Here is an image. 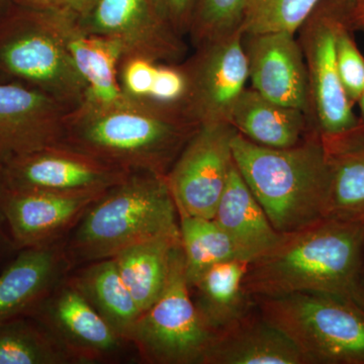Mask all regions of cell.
<instances>
[{
  "label": "cell",
  "instance_id": "obj_1",
  "mask_svg": "<svg viewBox=\"0 0 364 364\" xmlns=\"http://www.w3.org/2000/svg\"><path fill=\"white\" fill-rule=\"evenodd\" d=\"M198 128L181 109L148 100H85L67 114L61 143L124 171L166 176Z\"/></svg>",
  "mask_w": 364,
  "mask_h": 364
},
{
  "label": "cell",
  "instance_id": "obj_2",
  "mask_svg": "<svg viewBox=\"0 0 364 364\" xmlns=\"http://www.w3.org/2000/svg\"><path fill=\"white\" fill-rule=\"evenodd\" d=\"M363 257V223L324 218L284 234L277 247L249 263L244 287L252 299L321 293L364 308Z\"/></svg>",
  "mask_w": 364,
  "mask_h": 364
},
{
  "label": "cell",
  "instance_id": "obj_3",
  "mask_svg": "<svg viewBox=\"0 0 364 364\" xmlns=\"http://www.w3.org/2000/svg\"><path fill=\"white\" fill-rule=\"evenodd\" d=\"M232 151L235 165L280 233H293L326 218L330 166L317 132L311 130L289 148L265 147L237 133Z\"/></svg>",
  "mask_w": 364,
  "mask_h": 364
},
{
  "label": "cell",
  "instance_id": "obj_4",
  "mask_svg": "<svg viewBox=\"0 0 364 364\" xmlns=\"http://www.w3.org/2000/svg\"><path fill=\"white\" fill-rule=\"evenodd\" d=\"M178 232V210L166 176L130 172L91 203L67 236L64 247L75 268Z\"/></svg>",
  "mask_w": 364,
  "mask_h": 364
},
{
  "label": "cell",
  "instance_id": "obj_5",
  "mask_svg": "<svg viewBox=\"0 0 364 364\" xmlns=\"http://www.w3.org/2000/svg\"><path fill=\"white\" fill-rule=\"evenodd\" d=\"M0 78L40 91L71 109L87 93L56 16L14 6L0 16Z\"/></svg>",
  "mask_w": 364,
  "mask_h": 364
},
{
  "label": "cell",
  "instance_id": "obj_6",
  "mask_svg": "<svg viewBox=\"0 0 364 364\" xmlns=\"http://www.w3.org/2000/svg\"><path fill=\"white\" fill-rule=\"evenodd\" d=\"M265 320L287 335L310 364H364V308L321 293L253 299Z\"/></svg>",
  "mask_w": 364,
  "mask_h": 364
},
{
  "label": "cell",
  "instance_id": "obj_7",
  "mask_svg": "<svg viewBox=\"0 0 364 364\" xmlns=\"http://www.w3.org/2000/svg\"><path fill=\"white\" fill-rule=\"evenodd\" d=\"M353 13L354 0H320L298 31L308 73L306 117L323 140L346 135L361 123L340 81L336 56L337 35L353 23Z\"/></svg>",
  "mask_w": 364,
  "mask_h": 364
},
{
  "label": "cell",
  "instance_id": "obj_8",
  "mask_svg": "<svg viewBox=\"0 0 364 364\" xmlns=\"http://www.w3.org/2000/svg\"><path fill=\"white\" fill-rule=\"evenodd\" d=\"M215 336L193 303L181 246L166 287L136 318L127 341L145 363L202 364Z\"/></svg>",
  "mask_w": 364,
  "mask_h": 364
},
{
  "label": "cell",
  "instance_id": "obj_9",
  "mask_svg": "<svg viewBox=\"0 0 364 364\" xmlns=\"http://www.w3.org/2000/svg\"><path fill=\"white\" fill-rule=\"evenodd\" d=\"M228 123L203 124L184 146L166 174L178 215L214 219L234 165Z\"/></svg>",
  "mask_w": 364,
  "mask_h": 364
},
{
  "label": "cell",
  "instance_id": "obj_10",
  "mask_svg": "<svg viewBox=\"0 0 364 364\" xmlns=\"http://www.w3.org/2000/svg\"><path fill=\"white\" fill-rule=\"evenodd\" d=\"M182 64L188 80L183 105L186 117L198 127L229 124L249 80L241 31L196 46L193 56Z\"/></svg>",
  "mask_w": 364,
  "mask_h": 364
},
{
  "label": "cell",
  "instance_id": "obj_11",
  "mask_svg": "<svg viewBox=\"0 0 364 364\" xmlns=\"http://www.w3.org/2000/svg\"><path fill=\"white\" fill-rule=\"evenodd\" d=\"M85 32L114 41L124 56L157 63H179L188 45L165 18L156 0H95L77 20Z\"/></svg>",
  "mask_w": 364,
  "mask_h": 364
},
{
  "label": "cell",
  "instance_id": "obj_12",
  "mask_svg": "<svg viewBox=\"0 0 364 364\" xmlns=\"http://www.w3.org/2000/svg\"><path fill=\"white\" fill-rule=\"evenodd\" d=\"M63 349L72 364L112 361L127 345L69 282L62 280L30 314Z\"/></svg>",
  "mask_w": 364,
  "mask_h": 364
},
{
  "label": "cell",
  "instance_id": "obj_13",
  "mask_svg": "<svg viewBox=\"0 0 364 364\" xmlns=\"http://www.w3.org/2000/svg\"><path fill=\"white\" fill-rule=\"evenodd\" d=\"M129 173L62 143L0 165V177L7 188L54 193L105 191Z\"/></svg>",
  "mask_w": 364,
  "mask_h": 364
},
{
  "label": "cell",
  "instance_id": "obj_14",
  "mask_svg": "<svg viewBox=\"0 0 364 364\" xmlns=\"http://www.w3.org/2000/svg\"><path fill=\"white\" fill-rule=\"evenodd\" d=\"M105 191L54 193L7 188L2 182L0 202L16 249L47 247L65 240Z\"/></svg>",
  "mask_w": 364,
  "mask_h": 364
},
{
  "label": "cell",
  "instance_id": "obj_15",
  "mask_svg": "<svg viewBox=\"0 0 364 364\" xmlns=\"http://www.w3.org/2000/svg\"><path fill=\"white\" fill-rule=\"evenodd\" d=\"M69 111L49 95L0 78V165L61 143Z\"/></svg>",
  "mask_w": 364,
  "mask_h": 364
},
{
  "label": "cell",
  "instance_id": "obj_16",
  "mask_svg": "<svg viewBox=\"0 0 364 364\" xmlns=\"http://www.w3.org/2000/svg\"><path fill=\"white\" fill-rule=\"evenodd\" d=\"M294 33L270 32L243 35L249 80L254 90L277 104L306 112L308 73L303 51Z\"/></svg>",
  "mask_w": 364,
  "mask_h": 364
},
{
  "label": "cell",
  "instance_id": "obj_17",
  "mask_svg": "<svg viewBox=\"0 0 364 364\" xmlns=\"http://www.w3.org/2000/svg\"><path fill=\"white\" fill-rule=\"evenodd\" d=\"M64 241L47 247L21 249L2 267L0 325L30 316L73 269Z\"/></svg>",
  "mask_w": 364,
  "mask_h": 364
},
{
  "label": "cell",
  "instance_id": "obj_18",
  "mask_svg": "<svg viewBox=\"0 0 364 364\" xmlns=\"http://www.w3.org/2000/svg\"><path fill=\"white\" fill-rule=\"evenodd\" d=\"M202 364L310 363L287 335L252 309L215 334Z\"/></svg>",
  "mask_w": 364,
  "mask_h": 364
},
{
  "label": "cell",
  "instance_id": "obj_19",
  "mask_svg": "<svg viewBox=\"0 0 364 364\" xmlns=\"http://www.w3.org/2000/svg\"><path fill=\"white\" fill-rule=\"evenodd\" d=\"M214 220L226 232L241 257L249 262L267 255L284 237L273 227L235 162Z\"/></svg>",
  "mask_w": 364,
  "mask_h": 364
},
{
  "label": "cell",
  "instance_id": "obj_20",
  "mask_svg": "<svg viewBox=\"0 0 364 364\" xmlns=\"http://www.w3.org/2000/svg\"><path fill=\"white\" fill-rule=\"evenodd\" d=\"M55 16L67 49L87 86L85 100L97 104L123 100L117 76L123 57L121 47L114 41L85 32L76 18Z\"/></svg>",
  "mask_w": 364,
  "mask_h": 364
},
{
  "label": "cell",
  "instance_id": "obj_21",
  "mask_svg": "<svg viewBox=\"0 0 364 364\" xmlns=\"http://www.w3.org/2000/svg\"><path fill=\"white\" fill-rule=\"evenodd\" d=\"M229 124L251 142L269 148L298 145L312 130L305 112L277 104L253 88H245Z\"/></svg>",
  "mask_w": 364,
  "mask_h": 364
},
{
  "label": "cell",
  "instance_id": "obj_22",
  "mask_svg": "<svg viewBox=\"0 0 364 364\" xmlns=\"http://www.w3.org/2000/svg\"><path fill=\"white\" fill-rule=\"evenodd\" d=\"M249 263L244 259L218 263L188 286L196 309L215 334L253 309V299L244 287Z\"/></svg>",
  "mask_w": 364,
  "mask_h": 364
},
{
  "label": "cell",
  "instance_id": "obj_23",
  "mask_svg": "<svg viewBox=\"0 0 364 364\" xmlns=\"http://www.w3.org/2000/svg\"><path fill=\"white\" fill-rule=\"evenodd\" d=\"M322 141L330 166L326 218L364 224V124L346 135Z\"/></svg>",
  "mask_w": 364,
  "mask_h": 364
},
{
  "label": "cell",
  "instance_id": "obj_24",
  "mask_svg": "<svg viewBox=\"0 0 364 364\" xmlns=\"http://www.w3.org/2000/svg\"><path fill=\"white\" fill-rule=\"evenodd\" d=\"M181 246L178 232L135 244L112 257L141 313L161 296L168 282L174 256Z\"/></svg>",
  "mask_w": 364,
  "mask_h": 364
},
{
  "label": "cell",
  "instance_id": "obj_25",
  "mask_svg": "<svg viewBox=\"0 0 364 364\" xmlns=\"http://www.w3.org/2000/svg\"><path fill=\"white\" fill-rule=\"evenodd\" d=\"M67 279L105 322L127 341L141 311L124 284L114 258L93 261L73 268Z\"/></svg>",
  "mask_w": 364,
  "mask_h": 364
},
{
  "label": "cell",
  "instance_id": "obj_26",
  "mask_svg": "<svg viewBox=\"0 0 364 364\" xmlns=\"http://www.w3.org/2000/svg\"><path fill=\"white\" fill-rule=\"evenodd\" d=\"M179 232L188 286L213 265L243 259L226 232L214 219L179 215Z\"/></svg>",
  "mask_w": 364,
  "mask_h": 364
},
{
  "label": "cell",
  "instance_id": "obj_27",
  "mask_svg": "<svg viewBox=\"0 0 364 364\" xmlns=\"http://www.w3.org/2000/svg\"><path fill=\"white\" fill-rule=\"evenodd\" d=\"M0 364H72L63 349L35 318L0 325Z\"/></svg>",
  "mask_w": 364,
  "mask_h": 364
},
{
  "label": "cell",
  "instance_id": "obj_28",
  "mask_svg": "<svg viewBox=\"0 0 364 364\" xmlns=\"http://www.w3.org/2000/svg\"><path fill=\"white\" fill-rule=\"evenodd\" d=\"M320 0H250L241 26L243 35L286 32L296 35Z\"/></svg>",
  "mask_w": 364,
  "mask_h": 364
},
{
  "label": "cell",
  "instance_id": "obj_29",
  "mask_svg": "<svg viewBox=\"0 0 364 364\" xmlns=\"http://www.w3.org/2000/svg\"><path fill=\"white\" fill-rule=\"evenodd\" d=\"M250 0H198L188 37L196 46L241 31Z\"/></svg>",
  "mask_w": 364,
  "mask_h": 364
},
{
  "label": "cell",
  "instance_id": "obj_30",
  "mask_svg": "<svg viewBox=\"0 0 364 364\" xmlns=\"http://www.w3.org/2000/svg\"><path fill=\"white\" fill-rule=\"evenodd\" d=\"M353 23L340 28L336 39L337 66L340 81L353 105L364 90V57L354 39Z\"/></svg>",
  "mask_w": 364,
  "mask_h": 364
},
{
  "label": "cell",
  "instance_id": "obj_31",
  "mask_svg": "<svg viewBox=\"0 0 364 364\" xmlns=\"http://www.w3.org/2000/svg\"><path fill=\"white\" fill-rule=\"evenodd\" d=\"M158 64L142 57H122L117 76L124 97L148 100L156 78Z\"/></svg>",
  "mask_w": 364,
  "mask_h": 364
},
{
  "label": "cell",
  "instance_id": "obj_32",
  "mask_svg": "<svg viewBox=\"0 0 364 364\" xmlns=\"http://www.w3.org/2000/svg\"><path fill=\"white\" fill-rule=\"evenodd\" d=\"M14 6L39 13L59 14L79 18L85 16L95 0H11Z\"/></svg>",
  "mask_w": 364,
  "mask_h": 364
},
{
  "label": "cell",
  "instance_id": "obj_33",
  "mask_svg": "<svg viewBox=\"0 0 364 364\" xmlns=\"http://www.w3.org/2000/svg\"><path fill=\"white\" fill-rule=\"evenodd\" d=\"M156 1L165 18L177 32L183 37L188 36L198 0H156Z\"/></svg>",
  "mask_w": 364,
  "mask_h": 364
},
{
  "label": "cell",
  "instance_id": "obj_34",
  "mask_svg": "<svg viewBox=\"0 0 364 364\" xmlns=\"http://www.w3.org/2000/svg\"><path fill=\"white\" fill-rule=\"evenodd\" d=\"M1 177H0V189H1ZM18 251L16 245H14L11 233H9L6 215H4L1 202H0V267H4L16 255Z\"/></svg>",
  "mask_w": 364,
  "mask_h": 364
},
{
  "label": "cell",
  "instance_id": "obj_35",
  "mask_svg": "<svg viewBox=\"0 0 364 364\" xmlns=\"http://www.w3.org/2000/svg\"><path fill=\"white\" fill-rule=\"evenodd\" d=\"M353 23L355 31L364 32V0H354Z\"/></svg>",
  "mask_w": 364,
  "mask_h": 364
},
{
  "label": "cell",
  "instance_id": "obj_36",
  "mask_svg": "<svg viewBox=\"0 0 364 364\" xmlns=\"http://www.w3.org/2000/svg\"><path fill=\"white\" fill-rule=\"evenodd\" d=\"M14 6L11 0H0V16L7 13Z\"/></svg>",
  "mask_w": 364,
  "mask_h": 364
},
{
  "label": "cell",
  "instance_id": "obj_37",
  "mask_svg": "<svg viewBox=\"0 0 364 364\" xmlns=\"http://www.w3.org/2000/svg\"><path fill=\"white\" fill-rule=\"evenodd\" d=\"M359 105V109H360V119L361 122L364 124V90L363 92L361 93L360 97H359L358 102H356Z\"/></svg>",
  "mask_w": 364,
  "mask_h": 364
}]
</instances>
